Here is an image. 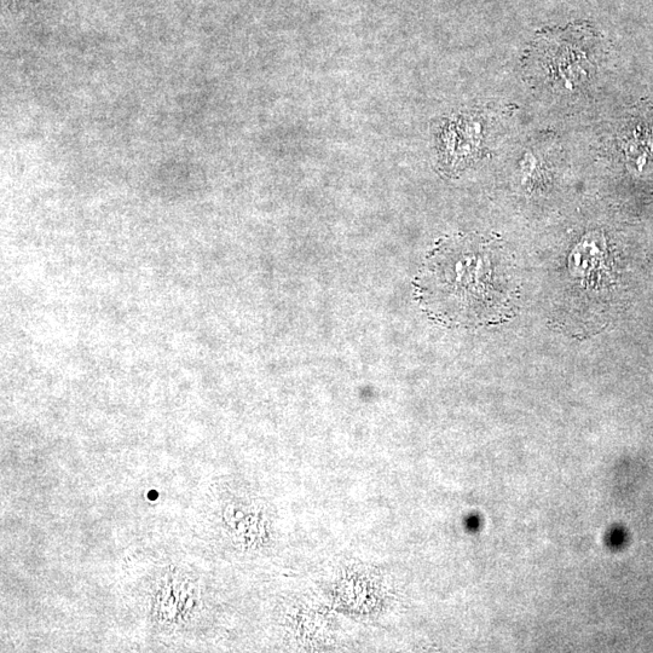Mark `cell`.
Instances as JSON below:
<instances>
[{
	"label": "cell",
	"instance_id": "obj_2",
	"mask_svg": "<svg viewBox=\"0 0 653 653\" xmlns=\"http://www.w3.org/2000/svg\"><path fill=\"white\" fill-rule=\"evenodd\" d=\"M546 77L553 85L574 90L591 77L594 67L592 46L577 33L550 37L539 46Z\"/></svg>",
	"mask_w": 653,
	"mask_h": 653
},
{
	"label": "cell",
	"instance_id": "obj_1",
	"mask_svg": "<svg viewBox=\"0 0 653 653\" xmlns=\"http://www.w3.org/2000/svg\"><path fill=\"white\" fill-rule=\"evenodd\" d=\"M514 279L510 257L493 241L453 239L427 260L420 291L425 305L444 320L482 326L512 314Z\"/></svg>",
	"mask_w": 653,
	"mask_h": 653
}]
</instances>
